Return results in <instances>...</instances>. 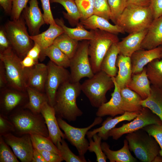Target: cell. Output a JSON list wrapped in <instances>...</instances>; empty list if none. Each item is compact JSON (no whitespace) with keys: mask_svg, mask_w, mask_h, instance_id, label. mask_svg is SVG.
Here are the masks:
<instances>
[{"mask_svg":"<svg viewBox=\"0 0 162 162\" xmlns=\"http://www.w3.org/2000/svg\"><path fill=\"white\" fill-rule=\"evenodd\" d=\"M92 138L88 139L89 146L88 150L91 152H94L96 156V161L98 162H106L107 157L103 152L101 146L102 138L97 134L93 136Z\"/></svg>","mask_w":162,"mask_h":162,"instance_id":"cell-39","label":"cell"},{"mask_svg":"<svg viewBox=\"0 0 162 162\" xmlns=\"http://www.w3.org/2000/svg\"><path fill=\"white\" fill-rule=\"evenodd\" d=\"M26 91L28 101L24 106L23 108L29 110L34 114L41 113L43 105L45 102H48L46 95L29 87H26Z\"/></svg>","mask_w":162,"mask_h":162,"instance_id":"cell-32","label":"cell"},{"mask_svg":"<svg viewBox=\"0 0 162 162\" xmlns=\"http://www.w3.org/2000/svg\"><path fill=\"white\" fill-rule=\"evenodd\" d=\"M161 50L160 52V58L162 60V45L161 46Z\"/></svg>","mask_w":162,"mask_h":162,"instance_id":"cell-58","label":"cell"},{"mask_svg":"<svg viewBox=\"0 0 162 162\" xmlns=\"http://www.w3.org/2000/svg\"><path fill=\"white\" fill-rule=\"evenodd\" d=\"M93 39L89 40L88 48L89 60L94 74L101 70L102 61L111 46L119 41L116 35L99 29L92 30Z\"/></svg>","mask_w":162,"mask_h":162,"instance_id":"cell-7","label":"cell"},{"mask_svg":"<svg viewBox=\"0 0 162 162\" xmlns=\"http://www.w3.org/2000/svg\"><path fill=\"white\" fill-rule=\"evenodd\" d=\"M147 31L148 28L129 34L121 41L117 43L119 54L130 57L134 52L141 49V46Z\"/></svg>","mask_w":162,"mask_h":162,"instance_id":"cell-21","label":"cell"},{"mask_svg":"<svg viewBox=\"0 0 162 162\" xmlns=\"http://www.w3.org/2000/svg\"><path fill=\"white\" fill-rule=\"evenodd\" d=\"M140 104L143 107L149 109L157 115L162 122V89L151 85V93Z\"/></svg>","mask_w":162,"mask_h":162,"instance_id":"cell-29","label":"cell"},{"mask_svg":"<svg viewBox=\"0 0 162 162\" xmlns=\"http://www.w3.org/2000/svg\"><path fill=\"white\" fill-rule=\"evenodd\" d=\"M37 63L32 58L28 56H26L21 61L22 66L24 69L32 67Z\"/></svg>","mask_w":162,"mask_h":162,"instance_id":"cell-52","label":"cell"},{"mask_svg":"<svg viewBox=\"0 0 162 162\" xmlns=\"http://www.w3.org/2000/svg\"><path fill=\"white\" fill-rule=\"evenodd\" d=\"M12 48L4 29L0 30V52Z\"/></svg>","mask_w":162,"mask_h":162,"instance_id":"cell-50","label":"cell"},{"mask_svg":"<svg viewBox=\"0 0 162 162\" xmlns=\"http://www.w3.org/2000/svg\"><path fill=\"white\" fill-rule=\"evenodd\" d=\"M116 65L118 68V72L114 79L121 89L127 87L131 78L132 74L130 57L119 54Z\"/></svg>","mask_w":162,"mask_h":162,"instance_id":"cell-24","label":"cell"},{"mask_svg":"<svg viewBox=\"0 0 162 162\" xmlns=\"http://www.w3.org/2000/svg\"><path fill=\"white\" fill-rule=\"evenodd\" d=\"M29 0H13L12 8L11 13L12 20L18 19L23 10L27 6Z\"/></svg>","mask_w":162,"mask_h":162,"instance_id":"cell-46","label":"cell"},{"mask_svg":"<svg viewBox=\"0 0 162 162\" xmlns=\"http://www.w3.org/2000/svg\"><path fill=\"white\" fill-rule=\"evenodd\" d=\"M6 142L10 146L16 156L22 162H31L34 147L30 134H25L17 137L12 133L2 136Z\"/></svg>","mask_w":162,"mask_h":162,"instance_id":"cell-13","label":"cell"},{"mask_svg":"<svg viewBox=\"0 0 162 162\" xmlns=\"http://www.w3.org/2000/svg\"><path fill=\"white\" fill-rule=\"evenodd\" d=\"M88 45L89 40L79 43L75 53L70 59V81L72 82H79L83 78H91L94 75L89 60Z\"/></svg>","mask_w":162,"mask_h":162,"instance_id":"cell-9","label":"cell"},{"mask_svg":"<svg viewBox=\"0 0 162 162\" xmlns=\"http://www.w3.org/2000/svg\"><path fill=\"white\" fill-rule=\"evenodd\" d=\"M40 113L45 119L49 132V137L56 145L62 138L64 139L65 136L59 126L54 109L49 104L48 102H46L43 105Z\"/></svg>","mask_w":162,"mask_h":162,"instance_id":"cell-18","label":"cell"},{"mask_svg":"<svg viewBox=\"0 0 162 162\" xmlns=\"http://www.w3.org/2000/svg\"><path fill=\"white\" fill-rule=\"evenodd\" d=\"M50 2L59 3L64 7L67 13L63 14L71 24L77 25L79 23L81 16L75 0H50Z\"/></svg>","mask_w":162,"mask_h":162,"instance_id":"cell-36","label":"cell"},{"mask_svg":"<svg viewBox=\"0 0 162 162\" xmlns=\"http://www.w3.org/2000/svg\"><path fill=\"white\" fill-rule=\"evenodd\" d=\"M139 113L136 112H125L120 116L114 118L108 117L102 123L100 127L95 129L91 131H88L86 135L88 139L92 138L94 135L97 134L101 137L102 140H107L109 137V132L120 122L124 121H130L135 118Z\"/></svg>","mask_w":162,"mask_h":162,"instance_id":"cell-19","label":"cell"},{"mask_svg":"<svg viewBox=\"0 0 162 162\" xmlns=\"http://www.w3.org/2000/svg\"><path fill=\"white\" fill-rule=\"evenodd\" d=\"M128 3L138 6L149 7L151 0H127Z\"/></svg>","mask_w":162,"mask_h":162,"instance_id":"cell-56","label":"cell"},{"mask_svg":"<svg viewBox=\"0 0 162 162\" xmlns=\"http://www.w3.org/2000/svg\"><path fill=\"white\" fill-rule=\"evenodd\" d=\"M32 162H46V161L39 152L34 148Z\"/></svg>","mask_w":162,"mask_h":162,"instance_id":"cell-55","label":"cell"},{"mask_svg":"<svg viewBox=\"0 0 162 162\" xmlns=\"http://www.w3.org/2000/svg\"><path fill=\"white\" fill-rule=\"evenodd\" d=\"M112 78L114 85V91L111 94L110 99L98 108L96 113L98 117L110 116L113 117L119 115H122L125 112L123 108L121 89L115 81L114 77H112Z\"/></svg>","mask_w":162,"mask_h":162,"instance_id":"cell-15","label":"cell"},{"mask_svg":"<svg viewBox=\"0 0 162 162\" xmlns=\"http://www.w3.org/2000/svg\"><path fill=\"white\" fill-rule=\"evenodd\" d=\"M41 49L38 44L34 43V45L28 52L27 55L32 58L37 63L39 58Z\"/></svg>","mask_w":162,"mask_h":162,"instance_id":"cell-51","label":"cell"},{"mask_svg":"<svg viewBox=\"0 0 162 162\" xmlns=\"http://www.w3.org/2000/svg\"><path fill=\"white\" fill-rule=\"evenodd\" d=\"M26 97V95L22 92L16 90L3 92L1 97L0 113L8 116L15 109L23 103Z\"/></svg>","mask_w":162,"mask_h":162,"instance_id":"cell-23","label":"cell"},{"mask_svg":"<svg viewBox=\"0 0 162 162\" xmlns=\"http://www.w3.org/2000/svg\"><path fill=\"white\" fill-rule=\"evenodd\" d=\"M80 20V23L85 28L90 30L99 29L116 34L125 33L118 25L112 24L106 19L94 14L86 19Z\"/></svg>","mask_w":162,"mask_h":162,"instance_id":"cell-22","label":"cell"},{"mask_svg":"<svg viewBox=\"0 0 162 162\" xmlns=\"http://www.w3.org/2000/svg\"><path fill=\"white\" fill-rule=\"evenodd\" d=\"M38 151L46 162H61L64 160L59 155L52 152L47 151Z\"/></svg>","mask_w":162,"mask_h":162,"instance_id":"cell-49","label":"cell"},{"mask_svg":"<svg viewBox=\"0 0 162 162\" xmlns=\"http://www.w3.org/2000/svg\"><path fill=\"white\" fill-rule=\"evenodd\" d=\"M78 41L71 38L64 32L55 39L53 44L58 47L70 59L77 50L79 44Z\"/></svg>","mask_w":162,"mask_h":162,"instance_id":"cell-34","label":"cell"},{"mask_svg":"<svg viewBox=\"0 0 162 162\" xmlns=\"http://www.w3.org/2000/svg\"><path fill=\"white\" fill-rule=\"evenodd\" d=\"M162 45V15L154 19L141 46V49L151 50Z\"/></svg>","mask_w":162,"mask_h":162,"instance_id":"cell-20","label":"cell"},{"mask_svg":"<svg viewBox=\"0 0 162 162\" xmlns=\"http://www.w3.org/2000/svg\"><path fill=\"white\" fill-rule=\"evenodd\" d=\"M129 149L142 162H153L159 155L160 147L155 139L143 129L127 134Z\"/></svg>","mask_w":162,"mask_h":162,"instance_id":"cell-4","label":"cell"},{"mask_svg":"<svg viewBox=\"0 0 162 162\" xmlns=\"http://www.w3.org/2000/svg\"><path fill=\"white\" fill-rule=\"evenodd\" d=\"M15 128L8 116L0 114V136L9 133L15 132Z\"/></svg>","mask_w":162,"mask_h":162,"instance_id":"cell-45","label":"cell"},{"mask_svg":"<svg viewBox=\"0 0 162 162\" xmlns=\"http://www.w3.org/2000/svg\"><path fill=\"white\" fill-rule=\"evenodd\" d=\"M64 139L58 142L56 145L59 151V155L66 162H86L84 156L76 155L70 149Z\"/></svg>","mask_w":162,"mask_h":162,"instance_id":"cell-38","label":"cell"},{"mask_svg":"<svg viewBox=\"0 0 162 162\" xmlns=\"http://www.w3.org/2000/svg\"><path fill=\"white\" fill-rule=\"evenodd\" d=\"M150 84L146 74V66L141 73L132 75L131 80L127 87L136 92L142 100H144L150 94Z\"/></svg>","mask_w":162,"mask_h":162,"instance_id":"cell-25","label":"cell"},{"mask_svg":"<svg viewBox=\"0 0 162 162\" xmlns=\"http://www.w3.org/2000/svg\"><path fill=\"white\" fill-rule=\"evenodd\" d=\"M154 19L149 6H141L128 2L115 24L129 34L148 28Z\"/></svg>","mask_w":162,"mask_h":162,"instance_id":"cell-3","label":"cell"},{"mask_svg":"<svg viewBox=\"0 0 162 162\" xmlns=\"http://www.w3.org/2000/svg\"><path fill=\"white\" fill-rule=\"evenodd\" d=\"M102 150L107 158L110 162H135L137 161L129 151L128 143L125 139L124 141V146L120 149L113 151L110 148V146L106 142L101 143Z\"/></svg>","mask_w":162,"mask_h":162,"instance_id":"cell-26","label":"cell"},{"mask_svg":"<svg viewBox=\"0 0 162 162\" xmlns=\"http://www.w3.org/2000/svg\"><path fill=\"white\" fill-rule=\"evenodd\" d=\"M149 7L154 19L162 15V0H151Z\"/></svg>","mask_w":162,"mask_h":162,"instance_id":"cell-48","label":"cell"},{"mask_svg":"<svg viewBox=\"0 0 162 162\" xmlns=\"http://www.w3.org/2000/svg\"><path fill=\"white\" fill-rule=\"evenodd\" d=\"M56 23L61 27L64 32L71 38L78 41L90 40L94 38L93 30H86L83 26L79 22L75 28H71L66 26L63 19L57 18L55 19Z\"/></svg>","mask_w":162,"mask_h":162,"instance_id":"cell-31","label":"cell"},{"mask_svg":"<svg viewBox=\"0 0 162 162\" xmlns=\"http://www.w3.org/2000/svg\"><path fill=\"white\" fill-rule=\"evenodd\" d=\"M47 56L57 65L65 68L69 67L70 59L58 47L52 44L42 51L40 58L43 59Z\"/></svg>","mask_w":162,"mask_h":162,"instance_id":"cell-33","label":"cell"},{"mask_svg":"<svg viewBox=\"0 0 162 162\" xmlns=\"http://www.w3.org/2000/svg\"><path fill=\"white\" fill-rule=\"evenodd\" d=\"M29 5L23 10V17L31 36L39 34L41 27L45 24L43 14L39 7L37 0H30Z\"/></svg>","mask_w":162,"mask_h":162,"instance_id":"cell-14","label":"cell"},{"mask_svg":"<svg viewBox=\"0 0 162 162\" xmlns=\"http://www.w3.org/2000/svg\"><path fill=\"white\" fill-rule=\"evenodd\" d=\"M119 53L117 43H114L110 47L102 61L101 70L111 77H115L117 75L118 68L116 62Z\"/></svg>","mask_w":162,"mask_h":162,"instance_id":"cell-30","label":"cell"},{"mask_svg":"<svg viewBox=\"0 0 162 162\" xmlns=\"http://www.w3.org/2000/svg\"><path fill=\"white\" fill-rule=\"evenodd\" d=\"M114 86L112 77L102 70L81 84L82 91L92 106L98 108L107 102V92Z\"/></svg>","mask_w":162,"mask_h":162,"instance_id":"cell-5","label":"cell"},{"mask_svg":"<svg viewBox=\"0 0 162 162\" xmlns=\"http://www.w3.org/2000/svg\"><path fill=\"white\" fill-rule=\"evenodd\" d=\"M146 71L151 85L162 89V60L156 59L148 64Z\"/></svg>","mask_w":162,"mask_h":162,"instance_id":"cell-35","label":"cell"},{"mask_svg":"<svg viewBox=\"0 0 162 162\" xmlns=\"http://www.w3.org/2000/svg\"><path fill=\"white\" fill-rule=\"evenodd\" d=\"M162 124L160 118L149 109L143 107L141 112L132 121L123 124L118 128H114L109 132V136L117 140L123 135L132 133L151 124Z\"/></svg>","mask_w":162,"mask_h":162,"instance_id":"cell-11","label":"cell"},{"mask_svg":"<svg viewBox=\"0 0 162 162\" xmlns=\"http://www.w3.org/2000/svg\"><path fill=\"white\" fill-rule=\"evenodd\" d=\"M13 0H0V4L4 12L11 14L12 8Z\"/></svg>","mask_w":162,"mask_h":162,"instance_id":"cell-53","label":"cell"},{"mask_svg":"<svg viewBox=\"0 0 162 162\" xmlns=\"http://www.w3.org/2000/svg\"><path fill=\"white\" fill-rule=\"evenodd\" d=\"M81 16L86 19L94 14V0H75Z\"/></svg>","mask_w":162,"mask_h":162,"instance_id":"cell-42","label":"cell"},{"mask_svg":"<svg viewBox=\"0 0 162 162\" xmlns=\"http://www.w3.org/2000/svg\"><path fill=\"white\" fill-rule=\"evenodd\" d=\"M142 129L152 136L157 141L160 148L159 155L162 157V124H151Z\"/></svg>","mask_w":162,"mask_h":162,"instance_id":"cell-44","label":"cell"},{"mask_svg":"<svg viewBox=\"0 0 162 162\" xmlns=\"http://www.w3.org/2000/svg\"><path fill=\"white\" fill-rule=\"evenodd\" d=\"M94 14L108 21L111 20V13L107 0H94Z\"/></svg>","mask_w":162,"mask_h":162,"instance_id":"cell-40","label":"cell"},{"mask_svg":"<svg viewBox=\"0 0 162 162\" xmlns=\"http://www.w3.org/2000/svg\"><path fill=\"white\" fill-rule=\"evenodd\" d=\"M13 152L6 142L2 136H0V162H19Z\"/></svg>","mask_w":162,"mask_h":162,"instance_id":"cell-43","label":"cell"},{"mask_svg":"<svg viewBox=\"0 0 162 162\" xmlns=\"http://www.w3.org/2000/svg\"><path fill=\"white\" fill-rule=\"evenodd\" d=\"M82 91L80 82L70 81L62 84L57 92L54 107L58 117L68 122L76 121L83 112L78 107L76 99Z\"/></svg>","mask_w":162,"mask_h":162,"instance_id":"cell-1","label":"cell"},{"mask_svg":"<svg viewBox=\"0 0 162 162\" xmlns=\"http://www.w3.org/2000/svg\"><path fill=\"white\" fill-rule=\"evenodd\" d=\"M153 162H162V157L159 156V155L156 157Z\"/></svg>","mask_w":162,"mask_h":162,"instance_id":"cell-57","label":"cell"},{"mask_svg":"<svg viewBox=\"0 0 162 162\" xmlns=\"http://www.w3.org/2000/svg\"><path fill=\"white\" fill-rule=\"evenodd\" d=\"M111 11V20L115 23L126 8L127 0H107Z\"/></svg>","mask_w":162,"mask_h":162,"instance_id":"cell-41","label":"cell"},{"mask_svg":"<svg viewBox=\"0 0 162 162\" xmlns=\"http://www.w3.org/2000/svg\"><path fill=\"white\" fill-rule=\"evenodd\" d=\"M120 92L124 111L139 113L143 107L140 104L141 97L127 87L121 89Z\"/></svg>","mask_w":162,"mask_h":162,"instance_id":"cell-28","label":"cell"},{"mask_svg":"<svg viewBox=\"0 0 162 162\" xmlns=\"http://www.w3.org/2000/svg\"><path fill=\"white\" fill-rule=\"evenodd\" d=\"M57 118L60 128L64 132L65 138L76 147L79 155L84 156L88 150L89 144L85 138L86 135L90 129L102 122V117L97 116L91 124L87 127L82 128L70 125L61 118Z\"/></svg>","mask_w":162,"mask_h":162,"instance_id":"cell-10","label":"cell"},{"mask_svg":"<svg viewBox=\"0 0 162 162\" xmlns=\"http://www.w3.org/2000/svg\"><path fill=\"white\" fill-rule=\"evenodd\" d=\"M25 72L26 87L43 92L45 88L47 76V65L38 63L32 67L25 68Z\"/></svg>","mask_w":162,"mask_h":162,"instance_id":"cell-17","label":"cell"},{"mask_svg":"<svg viewBox=\"0 0 162 162\" xmlns=\"http://www.w3.org/2000/svg\"><path fill=\"white\" fill-rule=\"evenodd\" d=\"M34 148L38 151H47L59 155L56 146L49 137L37 134H30Z\"/></svg>","mask_w":162,"mask_h":162,"instance_id":"cell-37","label":"cell"},{"mask_svg":"<svg viewBox=\"0 0 162 162\" xmlns=\"http://www.w3.org/2000/svg\"><path fill=\"white\" fill-rule=\"evenodd\" d=\"M64 32L62 28L58 25H50L47 29L36 35L31 36L32 40L39 45L41 52L53 44L55 39Z\"/></svg>","mask_w":162,"mask_h":162,"instance_id":"cell-27","label":"cell"},{"mask_svg":"<svg viewBox=\"0 0 162 162\" xmlns=\"http://www.w3.org/2000/svg\"><path fill=\"white\" fill-rule=\"evenodd\" d=\"M8 83L5 71L2 62L0 61V87H3Z\"/></svg>","mask_w":162,"mask_h":162,"instance_id":"cell-54","label":"cell"},{"mask_svg":"<svg viewBox=\"0 0 162 162\" xmlns=\"http://www.w3.org/2000/svg\"><path fill=\"white\" fill-rule=\"evenodd\" d=\"M161 46L151 50L140 49L130 56L132 74L141 73L146 65L156 59H161Z\"/></svg>","mask_w":162,"mask_h":162,"instance_id":"cell-16","label":"cell"},{"mask_svg":"<svg viewBox=\"0 0 162 162\" xmlns=\"http://www.w3.org/2000/svg\"><path fill=\"white\" fill-rule=\"evenodd\" d=\"M0 59L5 68L8 83L14 90L26 91L25 68L22 66L20 58L10 48L0 52Z\"/></svg>","mask_w":162,"mask_h":162,"instance_id":"cell-8","label":"cell"},{"mask_svg":"<svg viewBox=\"0 0 162 162\" xmlns=\"http://www.w3.org/2000/svg\"><path fill=\"white\" fill-rule=\"evenodd\" d=\"M47 66L48 72L45 88L48 103L53 107L58 89L62 84L70 81V72L66 68L57 65L51 60Z\"/></svg>","mask_w":162,"mask_h":162,"instance_id":"cell-12","label":"cell"},{"mask_svg":"<svg viewBox=\"0 0 162 162\" xmlns=\"http://www.w3.org/2000/svg\"><path fill=\"white\" fill-rule=\"evenodd\" d=\"M8 117L14 126V133L18 135L37 134L49 137L45 121L41 113L34 114L23 108L13 111Z\"/></svg>","mask_w":162,"mask_h":162,"instance_id":"cell-2","label":"cell"},{"mask_svg":"<svg viewBox=\"0 0 162 162\" xmlns=\"http://www.w3.org/2000/svg\"><path fill=\"white\" fill-rule=\"evenodd\" d=\"M43 11V16L45 24L58 25L54 19L50 7V0H40Z\"/></svg>","mask_w":162,"mask_h":162,"instance_id":"cell-47","label":"cell"},{"mask_svg":"<svg viewBox=\"0 0 162 162\" xmlns=\"http://www.w3.org/2000/svg\"><path fill=\"white\" fill-rule=\"evenodd\" d=\"M26 25L21 16L17 20L8 21L4 25V30L11 47L20 58H24L34 44Z\"/></svg>","mask_w":162,"mask_h":162,"instance_id":"cell-6","label":"cell"}]
</instances>
